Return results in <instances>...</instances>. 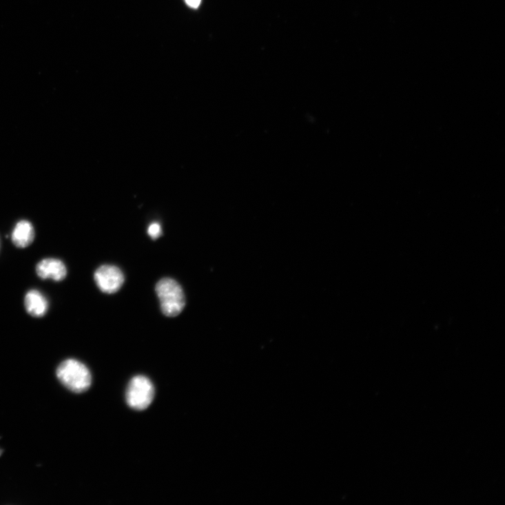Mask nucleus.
Wrapping results in <instances>:
<instances>
[{
    "mask_svg": "<svg viewBox=\"0 0 505 505\" xmlns=\"http://www.w3.org/2000/svg\"><path fill=\"white\" fill-rule=\"evenodd\" d=\"M201 1L202 0H185V3L187 6L195 9L200 6Z\"/></svg>",
    "mask_w": 505,
    "mask_h": 505,
    "instance_id": "obj_9",
    "label": "nucleus"
},
{
    "mask_svg": "<svg viewBox=\"0 0 505 505\" xmlns=\"http://www.w3.org/2000/svg\"><path fill=\"white\" fill-rule=\"evenodd\" d=\"M156 293L165 316L174 318L180 315L185 307L183 291L177 282L170 278L161 280L156 286Z\"/></svg>",
    "mask_w": 505,
    "mask_h": 505,
    "instance_id": "obj_2",
    "label": "nucleus"
},
{
    "mask_svg": "<svg viewBox=\"0 0 505 505\" xmlns=\"http://www.w3.org/2000/svg\"><path fill=\"white\" fill-rule=\"evenodd\" d=\"M56 375L61 383L70 391L82 393L92 384V375L89 369L76 360H67L57 369Z\"/></svg>",
    "mask_w": 505,
    "mask_h": 505,
    "instance_id": "obj_1",
    "label": "nucleus"
},
{
    "mask_svg": "<svg viewBox=\"0 0 505 505\" xmlns=\"http://www.w3.org/2000/svg\"><path fill=\"white\" fill-rule=\"evenodd\" d=\"M149 236L153 240H157L162 236V227L158 223H152L148 229Z\"/></svg>",
    "mask_w": 505,
    "mask_h": 505,
    "instance_id": "obj_8",
    "label": "nucleus"
},
{
    "mask_svg": "<svg viewBox=\"0 0 505 505\" xmlns=\"http://www.w3.org/2000/svg\"><path fill=\"white\" fill-rule=\"evenodd\" d=\"M94 279L100 290L105 293L118 292L125 282V277L121 269L109 265L99 267Z\"/></svg>",
    "mask_w": 505,
    "mask_h": 505,
    "instance_id": "obj_4",
    "label": "nucleus"
},
{
    "mask_svg": "<svg viewBox=\"0 0 505 505\" xmlns=\"http://www.w3.org/2000/svg\"><path fill=\"white\" fill-rule=\"evenodd\" d=\"M154 397V388L145 376L137 375L130 381L126 393L127 404L133 409L143 411L149 407Z\"/></svg>",
    "mask_w": 505,
    "mask_h": 505,
    "instance_id": "obj_3",
    "label": "nucleus"
},
{
    "mask_svg": "<svg viewBox=\"0 0 505 505\" xmlns=\"http://www.w3.org/2000/svg\"><path fill=\"white\" fill-rule=\"evenodd\" d=\"M34 238V228L32 224L26 220H21L17 224L12 236L13 243L19 248L28 247Z\"/></svg>",
    "mask_w": 505,
    "mask_h": 505,
    "instance_id": "obj_7",
    "label": "nucleus"
},
{
    "mask_svg": "<svg viewBox=\"0 0 505 505\" xmlns=\"http://www.w3.org/2000/svg\"><path fill=\"white\" fill-rule=\"evenodd\" d=\"M24 303L27 312L34 318L44 316L48 309V302L46 298L40 291L36 290L27 293Z\"/></svg>",
    "mask_w": 505,
    "mask_h": 505,
    "instance_id": "obj_6",
    "label": "nucleus"
},
{
    "mask_svg": "<svg viewBox=\"0 0 505 505\" xmlns=\"http://www.w3.org/2000/svg\"><path fill=\"white\" fill-rule=\"evenodd\" d=\"M37 274L43 280L51 279L61 281L67 276V269L64 263L56 258H46L39 262L36 267Z\"/></svg>",
    "mask_w": 505,
    "mask_h": 505,
    "instance_id": "obj_5",
    "label": "nucleus"
}]
</instances>
